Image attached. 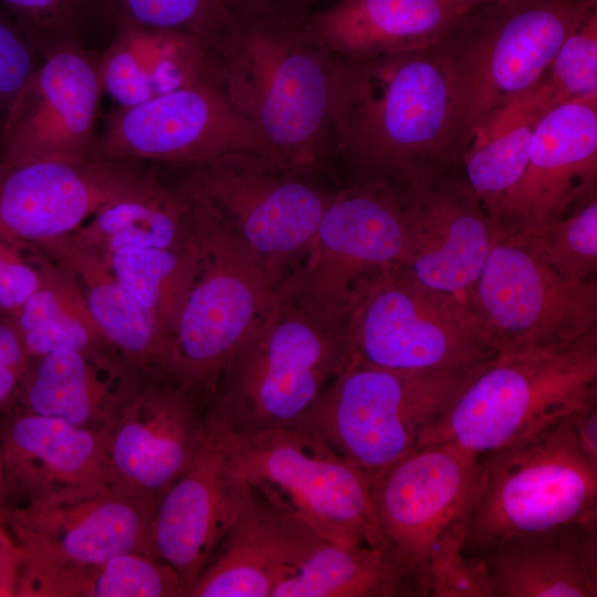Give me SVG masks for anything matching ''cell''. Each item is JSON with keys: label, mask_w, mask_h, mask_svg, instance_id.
Listing matches in <instances>:
<instances>
[{"label": "cell", "mask_w": 597, "mask_h": 597, "mask_svg": "<svg viewBox=\"0 0 597 597\" xmlns=\"http://www.w3.org/2000/svg\"><path fill=\"white\" fill-rule=\"evenodd\" d=\"M140 161L0 160V241L36 244L70 234L97 211L161 180Z\"/></svg>", "instance_id": "e0dca14e"}, {"label": "cell", "mask_w": 597, "mask_h": 597, "mask_svg": "<svg viewBox=\"0 0 597 597\" xmlns=\"http://www.w3.org/2000/svg\"><path fill=\"white\" fill-rule=\"evenodd\" d=\"M329 147L353 181L405 184L460 165L452 85L437 45L334 57Z\"/></svg>", "instance_id": "6da1fadb"}, {"label": "cell", "mask_w": 597, "mask_h": 597, "mask_svg": "<svg viewBox=\"0 0 597 597\" xmlns=\"http://www.w3.org/2000/svg\"><path fill=\"white\" fill-rule=\"evenodd\" d=\"M35 245L76 279L109 346L136 370L163 374L170 338L116 279L106 259L67 235Z\"/></svg>", "instance_id": "83f0119b"}, {"label": "cell", "mask_w": 597, "mask_h": 597, "mask_svg": "<svg viewBox=\"0 0 597 597\" xmlns=\"http://www.w3.org/2000/svg\"><path fill=\"white\" fill-rule=\"evenodd\" d=\"M480 455L421 447L371 481L385 547L421 597H488L484 565L463 547L480 485Z\"/></svg>", "instance_id": "3957f363"}, {"label": "cell", "mask_w": 597, "mask_h": 597, "mask_svg": "<svg viewBox=\"0 0 597 597\" xmlns=\"http://www.w3.org/2000/svg\"><path fill=\"white\" fill-rule=\"evenodd\" d=\"M39 57L11 17L0 11V125Z\"/></svg>", "instance_id": "f35d334b"}, {"label": "cell", "mask_w": 597, "mask_h": 597, "mask_svg": "<svg viewBox=\"0 0 597 597\" xmlns=\"http://www.w3.org/2000/svg\"><path fill=\"white\" fill-rule=\"evenodd\" d=\"M101 53L81 42L43 57L0 125V160H81L94 157L103 92Z\"/></svg>", "instance_id": "ffe728a7"}, {"label": "cell", "mask_w": 597, "mask_h": 597, "mask_svg": "<svg viewBox=\"0 0 597 597\" xmlns=\"http://www.w3.org/2000/svg\"><path fill=\"white\" fill-rule=\"evenodd\" d=\"M523 238L561 275L575 281L596 280L597 195Z\"/></svg>", "instance_id": "d590c367"}, {"label": "cell", "mask_w": 597, "mask_h": 597, "mask_svg": "<svg viewBox=\"0 0 597 597\" xmlns=\"http://www.w3.org/2000/svg\"><path fill=\"white\" fill-rule=\"evenodd\" d=\"M271 597H421L412 577L383 545L329 541L280 583Z\"/></svg>", "instance_id": "1f68e13d"}, {"label": "cell", "mask_w": 597, "mask_h": 597, "mask_svg": "<svg viewBox=\"0 0 597 597\" xmlns=\"http://www.w3.org/2000/svg\"><path fill=\"white\" fill-rule=\"evenodd\" d=\"M114 25L113 40L101 53L100 73L103 92L118 107L210 81L206 50L195 38L126 23Z\"/></svg>", "instance_id": "f1b7e54d"}, {"label": "cell", "mask_w": 597, "mask_h": 597, "mask_svg": "<svg viewBox=\"0 0 597 597\" xmlns=\"http://www.w3.org/2000/svg\"><path fill=\"white\" fill-rule=\"evenodd\" d=\"M245 484L228 469L222 450L207 434L187 469L157 502L150 552L178 575L188 597L234 522Z\"/></svg>", "instance_id": "7402d4cb"}, {"label": "cell", "mask_w": 597, "mask_h": 597, "mask_svg": "<svg viewBox=\"0 0 597 597\" xmlns=\"http://www.w3.org/2000/svg\"><path fill=\"white\" fill-rule=\"evenodd\" d=\"M325 542L302 517L245 484L234 522L188 597H271Z\"/></svg>", "instance_id": "603a6c76"}, {"label": "cell", "mask_w": 597, "mask_h": 597, "mask_svg": "<svg viewBox=\"0 0 597 597\" xmlns=\"http://www.w3.org/2000/svg\"><path fill=\"white\" fill-rule=\"evenodd\" d=\"M239 17L255 15L273 10L272 0H223Z\"/></svg>", "instance_id": "b9f144b4"}, {"label": "cell", "mask_w": 597, "mask_h": 597, "mask_svg": "<svg viewBox=\"0 0 597 597\" xmlns=\"http://www.w3.org/2000/svg\"><path fill=\"white\" fill-rule=\"evenodd\" d=\"M399 185L404 244L397 265L427 286L465 297L496 228L461 164Z\"/></svg>", "instance_id": "d6986e66"}, {"label": "cell", "mask_w": 597, "mask_h": 597, "mask_svg": "<svg viewBox=\"0 0 597 597\" xmlns=\"http://www.w3.org/2000/svg\"><path fill=\"white\" fill-rule=\"evenodd\" d=\"M181 182L205 199L281 282L302 262L333 191L271 156L235 151L184 166Z\"/></svg>", "instance_id": "4fadbf2b"}, {"label": "cell", "mask_w": 597, "mask_h": 597, "mask_svg": "<svg viewBox=\"0 0 597 597\" xmlns=\"http://www.w3.org/2000/svg\"><path fill=\"white\" fill-rule=\"evenodd\" d=\"M205 50L210 81L273 157L315 175L328 149L334 56L298 15H237Z\"/></svg>", "instance_id": "7a4b0ae2"}, {"label": "cell", "mask_w": 597, "mask_h": 597, "mask_svg": "<svg viewBox=\"0 0 597 597\" xmlns=\"http://www.w3.org/2000/svg\"><path fill=\"white\" fill-rule=\"evenodd\" d=\"M207 427L232 474L324 538L385 546L370 478L322 438L293 426L243 433Z\"/></svg>", "instance_id": "9c48e42d"}, {"label": "cell", "mask_w": 597, "mask_h": 597, "mask_svg": "<svg viewBox=\"0 0 597 597\" xmlns=\"http://www.w3.org/2000/svg\"><path fill=\"white\" fill-rule=\"evenodd\" d=\"M40 59L78 43L80 0H0Z\"/></svg>", "instance_id": "74e56055"}, {"label": "cell", "mask_w": 597, "mask_h": 597, "mask_svg": "<svg viewBox=\"0 0 597 597\" xmlns=\"http://www.w3.org/2000/svg\"><path fill=\"white\" fill-rule=\"evenodd\" d=\"M22 377L13 369L0 366V408L15 396Z\"/></svg>", "instance_id": "7bdbcfd3"}, {"label": "cell", "mask_w": 597, "mask_h": 597, "mask_svg": "<svg viewBox=\"0 0 597 597\" xmlns=\"http://www.w3.org/2000/svg\"><path fill=\"white\" fill-rule=\"evenodd\" d=\"M157 500L109 486L53 501L2 509L20 554L15 596L126 552L150 553Z\"/></svg>", "instance_id": "9a60e30c"}, {"label": "cell", "mask_w": 597, "mask_h": 597, "mask_svg": "<svg viewBox=\"0 0 597 597\" xmlns=\"http://www.w3.org/2000/svg\"><path fill=\"white\" fill-rule=\"evenodd\" d=\"M597 100L538 118L525 170L491 214L500 233L530 237L597 195Z\"/></svg>", "instance_id": "44dd1931"}, {"label": "cell", "mask_w": 597, "mask_h": 597, "mask_svg": "<svg viewBox=\"0 0 597 597\" xmlns=\"http://www.w3.org/2000/svg\"><path fill=\"white\" fill-rule=\"evenodd\" d=\"M350 355L347 321L282 296L233 354L207 402V423L243 433L292 425Z\"/></svg>", "instance_id": "277c9868"}, {"label": "cell", "mask_w": 597, "mask_h": 597, "mask_svg": "<svg viewBox=\"0 0 597 597\" xmlns=\"http://www.w3.org/2000/svg\"><path fill=\"white\" fill-rule=\"evenodd\" d=\"M402 234L400 185L353 181L333 191L305 258L279 293L327 318L348 321L360 283L399 262Z\"/></svg>", "instance_id": "5bb4252c"}, {"label": "cell", "mask_w": 597, "mask_h": 597, "mask_svg": "<svg viewBox=\"0 0 597 597\" xmlns=\"http://www.w3.org/2000/svg\"><path fill=\"white\" fill-rule=\"evenodd\" d=\"M35 359L15 394L22 411L100 434L139 373L112 349L62 350Z\"/></svg>", "instance_id": "4316f807"}, {"label": "cell", "mask_w": 597, "mask_h": 597, "mask_svg": "<svg viewBox=\"0 0 597 597\" xmlns=\"http://www.w3.org/2000/svg\"><path fill=\"white\" fill-rule=\"evenodd\" d=\"M570 421L583 451L597 461V404L573 415Z\"/></svg>", "instance_id": "60d3db41"}, {"label": "cell", "mask_w": 597, "mask_h": 597, "mask_svg": "<svg viewBox=\"0 0 597 597\" xmlns=\"http://www.w3.org/2000/svg\"><path fill=\"white\" fill-rule=\"evenodd\" d=\"M347 336L352 354L392 369L470 370L498 355L464 296L427 286L397 264L357 287Z\"/></svg>", "instance_id": "8fae6325"}, {"label": "cell", "mask_w": 597, "mask_h": 597, "mask_svg": "<svg viewBox=\"0 0 597 597\" xmlns=\"http://www.w3.org/2000/svg\"><path fill=\"white\" fill-rule=\"evenodd\" d=\"M235 151L273 157L256 127L206 81L117 107L97 133L94 157L184 167Z\"/></svg>", "instance_id": "2e32d148"}, {"label": "cell", "mask_w": 597, "mask_h": 597, "mask_svg": "<svg viewBox=\"0 0 597 597\" xmlns=\"http://www.w3.org/2000/svg\"><path fill=\"white\" fill-rule=\"evenodd\" d=\"M485 366L402 370L350 353L343 369L290 426L318 436L373 481L417 449L425 431Z\"/></svg>", "instance_id": "52a82bcc"}, {"label": "cell", "mask_w": 597, "mask_h": 597, "mask_svg": "<svg viewBox=\"0 0 597 597\" xmlns=\"http://www.w3.org/2000/svg\"><path fill=\"white\" fill-rule=\"evenodd\" d=\"M546 111L541 80L493 113L462 153L463 175L490 217L521 179L535 125Z\"/></svg>", "instance_id": "4dcf8cb0"}, {"label": "cell", "mask_w": 597, "mask_h": 597, "mask_svg": "<svg viewBox=\"0 0 597 597\" xmlns=\"http://www.w3.org/2000/svg\"><path fill=\"white\" fill-rule=\"evenodd\" d=\"M0 438H1V431H0ZM3 498H4V488H3V475H2V463H1V447H0V520H1Z\"/></svg>", "instance_id": "f6af8a7d"}, {"label": "cell", "mask_w": 597, "mask_h": 597, "mask_svg": "<svg viewBox=\"0 0 597 597\" xmlns=\"http://www.w3.org/2000/svg\"><path fill=\"white\" fill-rule=\"evenodd\" d=\"M0 431L4 495L19 505L118 485L95 431L22 410Z\"/></svg>", "instance_id": "cb8c5ba5"}, {"label": "cell", "mask_w": 597, "mask_h": 597, "mask_svg": "<svg viewBox=\"0 0 597 597\" xmlns=\"http://www.w3.org/2000/svg\"><path fill=\"white\" fill-rule=\"evenodd\" d=\"M465 298L498 354L597 338V281L561 275L517 234L496 231Z\"/></svg>", "instance_id": "7c38bea8"}, {"label": "cell", "mask_w": 597, "mask_h": 597, "mask_svg": "<svg viewBox=\"0 0 597 597\" xmlns=\"http://www.w3.org/2000/svg\"><path fill=\"white\" fill-rule=\"evenodd\" d=\"M458 1L467 2V3H470V4H474V6H479V4H482V3H485V2H489V1H492V0H458Z\"/></svg>", "instance_id": "bcb514c9"}, {"label": "cell", "mask_w": 597, "mask_h": 597, "mask_svg": "<svg viewBox=\"0 0 597 597\" xmlns=\"http://www.w3.org/2000/svg\"><path fill=\"white\" fill-rule=\"evenodd\" d=\"M114 24L174 31L210 46L237 17L223 0H105Z\"/></svg>", "instance_id": "e575fe53"}, {"label": "cell", "mask_w": 597, "mask_h": 597, "mask_svg": "<svg viewBox=\"0 0 597 597\" xmlns=\"http://www.w3.org/2000/svg\"><path fill=\"white\" fill-rule=\"evenodd\" d=\"M597 0H492L437 45L448 70L461 155L499 108L536 85Z\"/></svg>", "instance_id": "8992f818"}, {"label": "cell", "mask_w": 597, "mask_h": 597, "mask_svg": "<svg viewBox=\"0 0 597 597\" xmlns=\"http://www.w3.org/2000/svg\"><path fill=\"white\" fill-rule=\"evenodd\" d=\"M597 404V338L499 353L422 434L482 455ZM416 449V450H417Z\"/></svg>", "instance_id": "ba28073f"}, {"label": "cell", "mask_w": 597, "mask_h": 597, "mask_svg": "<svg viewBox=\"0 0 597 597\" xmlns=\"http://www.w3.org/2000/svg\"><path fill=\"white\" fill-rule=\"evenodd\" d=\"M104 258L116 279L171 339L197 272L195 234L185 249H124Z\"/></svg>", "instance_id": "d6a6232c"}, {"label": "cell", "mask_w": 597, "mask_h": 597, "mask_svg": "<svg viewBox=\"0 0 597 597\" xmlns=\"http://www.w3.org/2000/svg\"><path fill=\"white\" fill-rule=\"evenodd\" d=\"M489 597H596L597 523L512 535L481 552Z\"/></svg>", "instance_id": "484cf974"}, {"label": "cell", "mask_w": 597, "mask_h": 597, "mask_svg": "<svg viewBox=\"0 0 597 597\" xmlns=\"http://www.w3.org/2000/svg\"><path fill=\"white\" fill-rule=\"evenodd\" d=\"M570 418L480 455V485L463 554L519 534L597 523V461Z\"/></svg>", "instance_id": "30bf717a"}, {"label": "cell", "mask_w": 597, "mask_h": 597, "mask_svg": "<svg viewBox=\"0 0 597 597\" xmlns=\"http://www.w3.org/2000/svg\"><path fill=\"white\" fill-rule=\"evenodd\" d=\"M67 237L103 256L135 248L185 249L193 242L191 196L180 181L161 180L146 192L105 206Z\"/></svg>", "instance_id": "f546056e"}, {"label": "cell", "mask_w": 597, "mask_h": 597, "mask_svg": "<svg viewBox=\"0 0 597 597\" xmlns=\"http://www.w3.org/2000/svg\"><path fill=\"white\" fill-rule=\"evenodd\" d=\"M474 7L458 0H341L298 19L334 57L356 60L436 46Z\"/></svg>", "instance_id": "d4e9b609"}, {"label": "cell", "mask_w": 597, "mask_h": 597, "mask_svg": "<svg viewBox=\"0 0 597 597\" xmlns=\"http://www.w3.org/2000/svg\"><path fill=\"white\" fill-rule=\"evenodd\" d=\"M29 249V243L18 241H0V276L8 265L24 254Z\"/></svg>", "instance_id": "ee69618b"}, {"label": "cell", "mask_w": 597, "mask_h": 597, "mask_svg": "<svg viewBox=\"0 0 597 597\" xmlns=\"http://www.w3.org/2000/svg\"><path fill=\"white\" fill-rule=\"evenodd\" d=\"M177 573L146 552H126L102 564L54 577L34 597H178Z\"/></svg>", "instance_id": "836d02e7"}, {"label": "cell", "mask_w": 597, "mask_h": 597, "mask_svg": "<svg viewBox=\"0 0 597 597\" xmlns=\"http://www.w3.org/2000/svg\"><path fill=\"white\" fill-rule=\"evenodd\" d=\"M206 407L168 376L139 371L101 432L116 483L158 501L205 440Z\"/></svg>", "instance_id": "ac0fdd59"}, {"label": "cell", "mask_w": 597, "mask_h": 597, "mask_svg": "<svg viewBox=\"0 0 597 597\" xmlns=\"http://www.w3.org/2000/svg\"><path fill=\"white\" fill-rule=\"evenodd\" d=\"M186 189L198 266L163 374L207 404L233 354L276 303L281 280L220 213Z\"/></svg>", "instance_id": "5b68a950"}, {"label": "cell", "mask_w": 597, "mask_h": 597, "mask_svg": "<svg viewBox=\"0 0 597 597\" xmlns=\"http://www.w3.org/2000/svg\"><path fill=\"white\" fill-rule=\"evenodd\" d=\"M543 85L548 109L597 100V6L562 42L543 76Z\"/></svg>", "instance_id": "8d00e7d4"}, {"label": "cell", "mask_w": 597, "mask_h": 597, "mask_svg": "<svg viewBox=\"0 0 597 597\" xmlns=\"http://www.w3.org/2000/svg\"><path fill=\"white\" fill-rule=\"evenodd\" d=\"M30 364L31 358L13 321L3 314L0 316V366L9 367L23 376Z\"/></svg>", "instance_id": "ab89813d"}]
</instances>
